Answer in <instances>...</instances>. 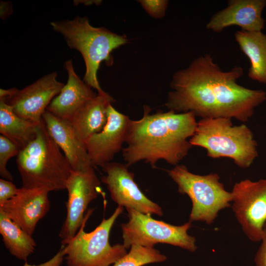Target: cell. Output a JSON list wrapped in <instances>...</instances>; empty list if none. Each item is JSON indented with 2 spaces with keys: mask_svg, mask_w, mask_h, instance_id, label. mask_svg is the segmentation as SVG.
Listing matches in <instances>:
<instances>
[{
  "mask_svg": "<svg viewBox=\"0 0 266 266\" xmlns=\"http://www.w3.org/2000/svg\"><path fill=\"white\" fill-rule=\"evenodd\" d=\"M243 74L241 66L223 71L210 55L200 56L173 74L166 106L176 113L192 112L201 119L247 122L266 100V92L239 85L237 80Z\"/></svg>",
  "mask_w": 266,
  "mask_h": 266,
  "instance_id": "6da1fadb",
  "label": "cell"
},
{
  "mask_svg": "<svg viewBox=\"0 0 266 266\" xmlns=\"http://www.w3.org/2000/svg\"><path fill=\"white\" fill-rule=\"evenodd\" d=\"M143 115L138 120H130L122 155L129 166L145 161L152 166L160 160L177 165L192 147L188 138L194 134L197 122L192 112L172 110L150 114L144 106Z\"/></svg>",
  "mask_w": 266,
  "mask_h": 266,
  "instance_id": "7a4b0ae2",
  "label": "cell"
},
{
  "mask_svg": "<svg viewBox=\"0 0 266 266\" xmlns=\"http://www.w3.org/2000/svg\"><path fill=\"white\" fill-rule=\"evenodd\" d=\"M62 152L42 119L35 137L17 156L22 187L49 192L66 189V181L72 169Z\"/></svg>",
  "mask_w": 266,
  "mask_h": 266,
  "instance_id": "3957f363",
  "label": "cell"
},
{
  "mask_svg": "<svg viewBox=\"0 0 266 266\" xmlns=\"http://www.w3.org/2000/svg\"><path fill=\"white\" fill-rule=\"evenodd\" d=\"M53 30L61 33L68 46L82 55L86 67L83 81L99 94L106 93L101 88L98 71L101 62L113 64L111 52L128 42L127 37L104 28L92 26L86 17L77 16L73 20L52 22Z\"/></svg>",
  "mask_w": 266,
  "mask_h": 266,
  "instance_id": "277c9868",
  "label": "cell"
},
{
  "mask_svg": "<svg viewBox=\"0 0 266 266\" xmlns=\"http://www.w3.org/2000/svg\"><path fill=\"white\" fill-rule=\"evenodd\" d=\"M189 142L205 148L209 157L229 158L243 168L249 167L258 156L251 131L244 124L233 126L230 118L201 119Z\"/></svg>",
  "mask_w": 266,
  "mask_h": 266,
  "instance_id": "5b68a950",
  "label": "cell"
},
{
  "mask_svg": "<svg viewBox=\"0 0 266 266\" xmlns=\"http://www.w3.org/2000/svg\"><path fill=\"white\" fill-rule=\"evenodd\" d=\"M93 211L88 210L75 235L64 245L67 266H110L127 253L123 244L109 243L111 229L123 207L118 205L108 218H103L94 231L87 233L85 227Z\"/></svg>",
  "mask_w": 266,
  "mask_h": 266,
  "instance_id": "8992f818",
  "label": "cell"
},
{
  "mask_svg": "<svg viewBox=\"0 0 266 266\" xmlns=\"http://www.w3.org/2000/svg\"><path fill=\"white\" fill-rule=\"evenodd\" d=\"M167 172L177 184L178 192L188 195L191 200V222L200 221L210 225L220 211L230 207L231 193L225 189L217 173L196 174L186 166L178 165Z\"/></svg>",
  "mask_w": 266,
  "mask_h": 266,
  "instance_id": "52a82bcc",
  "label": "cell"
},
{
  "mask_svg": "<svg viewBox=\"0 0 266 266\" xmlns=\"http://www.w3.org/2000/svg\"><path fill=\"white\" fill-rule=\"evenodd\" d=\"M126 209L129 221L121 225L123 244L126 249L133 245L153 247L160 243L179 247L191 252L197 249L195 237L188 233L191 221L175 226L155 220L149 214Z\"/></svg>",
  "mask_w": 266,
  "mask_h": 266,
  "instance_id": "ba28073f",
  "label": "cell"
},
{
  "mask_svg": "<svg viewBox=\"0 0 266 266\" xmlns=\"http://www.w3.org/2000/svg\"><path fill=\"white\" fill-rule=\"evenodd\" d=\"M232 209L246 236L261 241L266 223V178L236 183L232 191Z\"/></svg>",
  "mask_w": 266,
  "mask_h": 266,
  "instance_id": "9c48e42d",
  "label": "cell"
},
{
  "mask_svg": "<svg viewBox=\"0 0 266 266\" xmlns=\"http://www.w3.org/2000/svg\"><path fill=\"white\" fill-rule=\"evenodd\" d=\"M100 184L93 166L80 171L72 170L65 184L68 199L66 218L59 233L62 245L67 244L75 235L88 205L101 192Z\"/></svg>",
  "mask_w": 266,
  "mask_h": 266,
  "instance_id": "30bf717a",
  "label": "cell"
},
{
  "mask_svg": "<svg viewBox=\"0 0 266 266\" xmlns=\"http://www.w3.org/2000/svg\"><path fill=\"white\" fill-rule=\"evenodd\" d=\"M128 167L126 164L115 162L106 163L101 167L105 175L101 180L106 185L113 201L126 209L162 216V208L142 192Z\"/></svg>",
  "mask_w": 266,
  "mask_h": 266,
  "instance_id": "8fae6325",
  "label": "cell"
},
{
  "mask_svg": "<svg viewBox=\"0 0 266 266\" xmlns=\"http://www.w3.org/2000/svg\"><path fill=\"white\" fill-rule=\"evenodd\" d=\"M57 76L56 72L48 74L25 88L18 89L12 97L2 100L17 116L39 124L47 107L65 85L58 81Z\"/></svg>",
  "mask_w": 266,
  "mask_h": 266,
  "instance_id": "7c38bea8",
  "label": "cell"
},
{
  "mask_svg": "<svg viewBox=\"0 0 266 266\" xmlns=\"http://www.w3.org/2000/svg\"><path fill=\"white\" fill-rule=\"evenodd\" d=\"M107 121L103 129L85 143L94 166L102 167L110 162L122 150L125 143L131 119L116 110L111 104L107 107Z\"/></svg>",
  "mask_w": 266,
  "mask_h": 266,
  "instance_id": "4fadbf2b",
  "label": "cell"
},
{
  "mask_svg": "<svg viewBox=\"0 0 266 266\" xmlns=\"http://www.w3.org/2000/svg\"><path fill=\"white\" fill-rule=\"evenodd\" d=\"M49 191L42 189L18 188L17 194L0 207L14 223L30 235L50 209Z\"/></svg>",
  "mask_w": 266,
  "mask_h": 266,
  "instance_id": "5bb4252c",
  "label": "cell"
},
{
  "mask_svg": "<svg viewBox=\"0 0 266 266\" xmlns=\"http://www.w3.org/2000/svg\"><path fill=\"white\" fill-rule=\"evenodd\" d=\"M266 0H230L224 9L210 18L206 28L215 33L237 26L247 32H260L264 29L265 21L262 16Z\"/></svg>",
  "mask_w": 266,
  "mask_h": 266,
  "instance_id": "9a60e30c",
  "label": "cell"
},
{
  "mask_svg": "<svg viewBox=\"0 0 266 266\" xmlns=\"http://www.w3.org/2000/svg\"><path fill=\"white\" fill-rule=\"evenodd\" d=\"M42 119L49 134L63 152L73 170L94 167L85 143L78 137L69 121L59 118L47 110Z\"/></svg>",
  "mask_w": 266,
  "mask_h": 266,
  "instance_id": "2e32d148",
  "label": "cell"
},
{
  "mask_svg": "<svg viewBox=\"0 0 266 266\" xmlns=\"http://www.w3.org/2000/svg\"><path fill=\"white\" fill-rule=\"evenodd\" d=\"M67 81L60 94L51 101L46 110L54 116L69 120L87 102L97 95L75 72L71 60L65 63Z\"/></svg>",
  "mask_w": 266,
  "mask_h": 266,
  "instance_id": "e0dca14e",
  "label": "cell"
},
{
  "mask_svg": "<svg viewBox=\"0 0 266 266\" xmlns=\"http://www.w3.org/2000/svg\"><path fill=\"white\" fill-rule=\"evenodd\" d=\"M114 101L113 98L107 93L97 94L68 120L84 143L103 129L107 121V107Z\"/></svg>",
  "mask_w": 266,
  "mask_h": 266,
  "instance_id": "ac0fdd59",
  "label": "cell"
},
{
  "mask_svg": "<svg viewBox=\"0 0 266 266\" xmlns=\"http://www.w3.org/2000/svg\"><path fill=\"white\" fill-rule=\"evenodd\" d=\"M234 38L241 50L250 60L248 77L266 84V34L262 31L240 30L235 33Z\"/></svg>",
  "mask_w": 266,
  "mask_h": 266,
  "instance_id": "d6986e66",
  "label": "cell"
},
{
  "mask_svg": "<svg viewBox=\"0 0 266 266\" xmlns=\"http://www.w3.org/2000/svg\"><path fill=\"white\" fill-rule=\"evenodd\" d=\"M38 125L17 116L4 100L0 99V133L20 150L35 137Z\"/></svg>",
  "mask_w": 266,
  "mask_h": 266,
  "instance_id": "ffe728a7",
  "label": "cell"
},
{
  "mask_svg": "<svg viewBox=\"0 0 266 266\" xmlns=\"http://www.w3.org/2000/svg\"><path fill=\"white\" fill-rule=\"evenodd\" d=\"M0 233L5 248L19 260L26 262L33 253L36 243L32 236L14 223L1 210Z\"/></svg>",
  "mask_w": 266,
  "mask_h": 266,
  "instance_id": "44dd1931",
  "label": "cell"
},
{
  "mask_svg": "<svg viewBox=\"0 0 266 266\" xmlns=\"http://www.w3.org/2000/svg\"><path fill=\"white\" fill-rule=\"evenodd\" d=\"M125 256L112 266H143L147 264L166 261V257L154 247L133 245Z\"/></svg>",
  "mask_w": 266,
  "mask_h": 266,
  "instance_id": "7402d4cb",
  "label": "cell"
},
{
  "mask_svg": "<svg viewBox=\"0 0 266 266\" xmlns=\"http://www.w3.org/2000/svg\"><path fill=\"white\" fill-rule=\"evenodd\" d=\"M20 150L12 142L4 136H0V175L4 179L12 181L13 177L6 168L9 159L17 156Z\"/></svg>",
  "mask_w": 266,
  "mask_h": 266,
  "instance_id": "603a6c76",
  "label": "cell"
},
{
  "mask_svg": "<svg viewBox=\"0 0 266 266\" xmlns=\"http://www.w3.org/2000/svg\"><path fill=\"white\" fill-rule=\"evenodd\" d=\"M138 1L150 16L157 19L164 16L168 4V1L166 0H140Z\"/></svg>",
  "mask_w": 266,
  "mask_h": 266,
  "instance_id": "cb8c5ba5",
  "label": "cell"
},
{
  "mask_svg": "<svg viewBox=\"0 0 266 266\" xmlns=\"http://www.w3.org/2000/svg\"><path fill=\"white\" fill-rule=\"evenodd\" d=\"M18 188L9 180L0 179V207L17 194Z\"/></svg>",
  "mask_w": 266,
  "mask_h": 266,
  "instance_id": "d4e9b609",
  "label": "cell"
},
{
  "mask_svg": "<svg viewBox=\"0 0 266 266\" xmlns=\"http://www.w3.org/2000/svg\"><path fill=\"white\" fill-rule=\"evenodd\" d=\"M256 266H266V223L264 227V233L261 244L255 257Z\"/></svg>",
  "mask_w": 266,
  "mask_h": 266,
  "instance_id": "484cf974",
  "label": "cell"
},
{
  "mask_svg": "<svg viewBox=\"0 0 266 266\" xmlns=\"http://www.w3.org/2000/svg\"><path fill=\"white\" fill-rule=\"evenodd\" d=\"M64 257H65L64 245H62L61 248L58 252L52 258L46 262L36 265L29 264L26 261L23 266H61Z\"/></svg>",
  "mask_w": 266,
  "mask_h": 266,
  "instance_id": "4316f807",
  "label": "cell"
},
{
  "mask_svg": "<svg viewBox=\"0 0 266 266\" xmlns=\"http://www.w3.org/2000/svg\"><path fill=\"white\" fill-rule=\"evenodd\" d=\"M10 2L1 1L0 2V18H6L12 11V6L10 5Z\"/></svg>",
  "mask_w": 266,
  "mask_h": 266,
  "instance_id": "83f0119b",
  "label": "cell"
},
{
  "mask_svg": "<svg viewBox=\"0 0 266 266\" xmlns=\"http://www.w3.org/2000/svg\"><path fill=\"white\" fill-rule=\"evenodd\" d=\"M18 89L12 88L8 89H0V99H6L14 95L18 91Z\"/></svg>",
  "mask_w": 266,
  "mask_h": 266,
  "instance_id": "f1b7e54d",
  "label": "cell"
}]
</instances>
